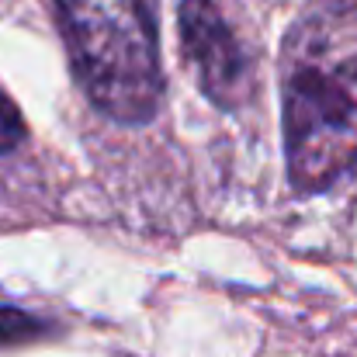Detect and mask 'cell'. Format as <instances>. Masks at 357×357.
I'll use <instances>...</instances> for the list:
<instances>
[{"mask_svg": "<svg viewBox=\"0 0 357 357\" xmlns=\"http://www.w3.org/2000/svg\"><path fill=\"white\" fill-rule=\"evenodd\" d=\"M284 149L302 191L357 163V0H316L281 49Z\"/></svg>", "mask_w": 357, "mask_h": 357, "instance_id": "1", "label": "cell"}, {"mask_svg": "<svg viewBox=\"0 0 357 357\" xmlns=\"http://www.w3.org/2000/svg\"><path fill=\"white\" fill-rule=\"evenodd\" d=\"M73 66L115 121H146L160 105V59L146 0H56Z\"/></svg>", "mask_w": 357, "mask_h": 357, "instance_id": "2", "label": "cell"}, {"mask_svg": "<svg viewBox=\"0 0 357 357\" xmlns=\"http://www.w3.org/2000/svg\"><path fill=\"white\" fill-rule=\"evenodd\" d=\"M21 135H24V125H21V115H17V108L3 98V91H0V153L3 149H14L17 142H21Z\"/></svg>", "mask_w": 357, "mask_h": 357, "instance_id": "5", "label": "cell"}, {"mask_svg": "<svg viewBox=\"0 0 357 357\" xmlns=\"http://www.w3.org/2000/svg\"><path fill=\"white\" fill-rule=\"evenodd\" d=\"M42 330L45 326L35 316H28L21 309H10V305H0V344H21V340L38 337Z\"/></svg>", "mask_w": 357, "mask_h": 357, "instance_id": "4", "label": "cell"}, {"mask_svg": "<svg viewBox=\"0 0 357 357\" xmlns=\"http://www.w3.org/2000/svg\"><path fill=\"white\" fill-rule=\"evenodd\" d=\"M181 42L202 80V91L222 108L239 105L246 94L250 66H246V56L239 49L233 28L226 24L219 0H184L181 3Z\"/></svg>", "mask_w": 357, "mask_h": 357, "instance_id": "3", "label": "cell"}]
</instances>
